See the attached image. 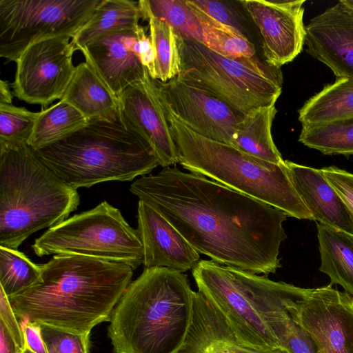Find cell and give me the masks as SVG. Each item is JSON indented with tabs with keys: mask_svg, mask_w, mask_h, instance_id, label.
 Returning <instances> with one entry per match:
<instances>
[{
	"mask_svg": "<svg viewBox=\"0 0 353 353\" xmlns=\"http://www.w3.org/2000/svg\"><path fill=\"white\" fill-rule=\"evenodd\" d=\"M288 310L319 353H353V297L345 291L331 283L307 288Z\"/></svg>",
	"mask_w": 353,
	"mask_h": 353,
	"instance_id": "4fadbf2b",
	"label": "cell"
},
{
	"mask_svg": "<svg viewBox=\"0 0 353 353\" xmlns=\"http://www.w3.org/2000/svg\"><path fill=\"white\" fill-rule=\"evenodd\" d=\"M0 320L5 323L19 347L23 350L26 345L22 328L11 307L8 297L2 289L0 290Z\"/></svg>",
	"mask_w": 353,
	"mask_h": 353,
	"instance_id": "74e56055",
	"label": "cell"
},
{
	"mask_svg": "<svg viewBox=\"0 0 353 353\" xmlns=\"http://www.w3.org/2000/svg\"><path fill=\"white\" fill-rule=\"evenodd\" d=\"M147 21L155 53L153 79L166 82L179 73L180 57L176 34L174 29L163 20L149 17Z\"/></svg>",
	"mask_w": 353,
	"mask_h": 353,
	"instance_id": "4dcf8cb0",
	"label": "cell"
},
{
	"mask_svg": "<svg viewBox=\"0 0 353 353\" xmlns=\"http://www.w3.org/2000/svg\"><path fill=\"white\" fill-rule=\"evenodd\" d=\"M12 98L13 96L8 82L1 79L0 81V103L12 104Z\"/></svg>",
	"mask_w": 353,
	"mask_h": 353,
	"instance_id": "60d3db41",
	"label": "cell"
},
{
	"mask_svg": "<svg viewBox=\"0 0 353 353\" xmlns=\"http://www.w3.org/2000/svg\"><path fill=\"white\" fill-rule=\"evenodd\" d=\"M20 353H34V352L26 345V347L23 350H21Z\"/></svg>",
	"mask_w": 353,
	"mask_h": 353,
	"instance_id": "b9f144b4",
	"label": "cell"
},
{
	"mask_svg": "<svg viewBox=\"0 0 353 353\" xmlns=\"http://www.w3.org/2000/svg\"><path fill=\"white\" fill-rule=\"evenodd\" d=\"M130 191L157 209L199 253L219 264L268 275L281 267L283 211L176 167L142 176Z\"/></svg>",
	"mask_w": 353,
	"mask_h": 353,
	"instance_id": "6da1fadb",
	"label": "cell"
},
{
	"mask_svg": "<svg viewBox=\"0 0 353 353\" xmlns=\"http://www.w3.org/2000/svg\"><path fill=\"white\" fill-rule=\"evenodd\" d=\"M143 19L138 1L131 0H101L91 18L72 39L77 50L105 33L136 28Z\"/></svg>",
	"mask_w": 353,
	"mask_h": 353,
	"instance_id": "d4e9b609",
	"label": "cell"
},
{
	"mask_svg": "<svg viewBox=\"0 0 353 353\" xmlns=\"http://www.w3.org/2000/svg\"><path fill=\"white\" fill-rule=\"evenodd\" d=\"M162 107L179 163L184 169L276 208L288 216L313 220L290 179L285 162H267L202 137Z\"/></svg>",
	"mask_w": 353,
	"mask_h": 353,
	"instance_id": "8992f818",
	"label": "cell"
},
{
	"mask_svg": "<svg viewBox=\"0 0 353 353\" xmlns=\"http://www.w3.org/2000/svg\"><path fill=\"white\" fill-rule=\"evenodd\" d=\"M48 353H89L90 334H79L40 325Z\"/></svg>",
	"mask_w": 353,
	"mask_h": 353,
	"instance_id": "e575fe53",
	"label": "cell"
},
{
	"mask_svg": "<svg viewBox=\"0 0 353 353\" xmlns=\"http://www.w3.org/2000/svg\"><path fill=\"white\" fill-rule=\"evenodd\" d=\"M302 125L326 123L353 115V79L338 78L310 98L299 110Z\"/></svg>",
	"mask_w": 353,
	"mask_h": 353,
	"instance_id": "484cf974",
	"label": "cell"
},
{
	"mask_svg": "<svg viewBox=\"0 0 353 353\" xmlns=\"http://www.w3.org/2000/svg\"><path fill=\"white\" fill-rule=\"evenodd\" d=\"M306 52L338 78L353 79V8L343 0L305 26Z\"/></svg>",
	"mask_w": 353,
	"mask_h": 353,
	"instance_id": "e0dca14e",
	"label": "cell"
},
{
	"mask_svg": "<svg viewBox=\"0 0 353 353\" xmlns=\"http://www.w3.org/2000/svg\"><path fill=\"white\" fill-rule=\"evenodd\" d=\"M62 99L88 120L112 119L119 114L118 97L87 61L76 66L73 78Z\"/></svg>",
	"mask_w": 353,
	"mask_h": 353,
	"instance_id": "7402d4cb",
	"label": "cell"
},
{
	"mask_svg": "<svg viewBox=\"0 0 353 353\" xmlns=\"http://www.w3.org/2000/svg\"><path fill=\"white\" fill-rule=\"evenodd\" d=\"M88 121L79 110L61 99L39 112L29 145L37 150L51 144L81 129Z\"/></svg>",
	"mask_w": 353,
	"mask_h": 353,
	"instance_id": "4316f807",
	"label": "cell"
},
{
	"mask_svg": "<svg viewBox=\"0 0 353 353\" xmlns=\"http://www.w3.org/2000/svg\"><path fill=\"white\" fill-rule=\"evenodd\" d=\"M40 274V264L33 263L17 249L0 246V288L8 297L31 286Z\"/></svg>",
	"mask_w": 353,
	"mask_h": 353,
	"instance_id": "1f68e13d",
	"label": "cell"
},
{
	"mask_svg": "<svg viewBox=\"0 0 353 353\" xmlns=\"http://www.w3.org/2000/svg\"><path fill=\"white\" fill-rule=\"evenodd\" d=\"M76 48L68 37H54L29 46L16 62L13 94L30 103L46 107L61 99L75 72Z\"/></svg>",
	"mask_w": 353,
	"mask_h": 353,
	"instance_id": "8fae6325",
	"label": "cell"
},
{
	"mask_svg": "<svg viewBox=\"0 0 353 353\" xmlns=\"http://www.w3.org/2000/svg\"><path fill=\"white\" fill-rule=\"evenodd\" d=\"M319 270L353 297V236L317 223Z\"/></svg>",
	"mask_w": 353,
	"mask_h": 353,
	"instance_id": "603a6c76",
	"label": "cell"
},
{
	"mask_svg": "<svg viewBox=\"0 0 353 353\" xmlns=\"http://www.w3.org/2000/svg\"><path fill=\"white\" fill-rule=\"evenodd\" d=\"M290 179L313 220L353 236V221L321 169L285 160Z\"/></svg>",
	"mask_w": 353,
	"mask_h": 353,
	"instance_id": "d6986e66",
	"label": "cell"
},
{
	"mask_svg": "<svg viewBox=\"0 0 353 353\" xmlns=\"http://www.w3.org/2000/svg\"><path fill=\"white\" fill-rule=\"evenodd\" d=\"M80 203L29 145H0V246L17 249L31 234L67 219Z\"/></svg>",
	"mask_w": 353,
	"mask_h": 353,
	"instance_id": "5b68a950",
	"label": "cell"
},
{
	"mask_svg": "<svg viewBox=\"0 0 353 353\" xmlns=\"http://www.w3.org/2000/svg\"><path fill=\"white\" fill-rule=\"evenodd\" d=\"M39 112L0 103V145H29Z\"/></svg>",
	"mask_w": 353,
	"mask_h": 353,
	"instance_id": "836d02e7",
	"label": "cell"
},
{
	"mask_svg": "<svg viewBox=\"0 0 353 353\" xmlns=\"http://www.w3.org/2000/svg\"><path fill=\"white\" fill-rule=\"evenodd\" d=\"M281 346L288 353H319L312 339L303 327L293 319L288 326Z\"/></svg>",
	"mask_w": 353,
	"mask_h": 353,
	"instance_id": "8d00e7d4",
	"label": "cell"
},
{
	"mask_svg": "<svg viewBox=\"0 0 353 353\" xmlns=\"http://www.w3.org/2000/svg\"><path fill=\"white\" fill-rule=\"evenodd\" d=\"M190 7L199 18L203 31V43L208 48L221 55L232 59L260 57L257 54L256 46L246 38L197 9Z\"/></svg>",
	"mask_w": 353,
	"mask_h": 353,
	"instance_id": "f546056e",
	"label": "cell"
},
{
	"mask_svg": "<svg viewBox=\"0 0 353 353\" xmlns=\"http://www.w3.org/2000/svg\"><path fill=\"white\" fill-rule=\"evenodd\" d=\"M37 281L8 297L20 325H46L90 334L112 313L132 282L128 265L97 258L56 254L40 264Z\"/></svg>",
	"mask_w": 353,
	"mask_h": 353,
	"instance_id": "7a4b0ae2",
	"label": "cell"
},
{
	"mask_svg": "<svg viewBox=\"0 0 353 353\" xmlns=\"http://www.w3.org/2000/svg\"><path fill=\"white\" fill-rule=\"evenodd\" d=\"M176 353H288L282 347L261 350L245 346L236 339L222 314L199 291L194 292L192 320Z\"/></svg>",
	"mask_w": 353,
	"mask_h": 353,
	"instance_id": "ffe728a7",
	"label": "cell"
},
{
	"mask_svg": "<svg viewBox=\"0 0 353 353\" xmlns=\"http://www.w3.org/2000/svg\"><path fill=\"white\" fill-rule=\"evenodd\" d=\"M345 3L353 8V0H343Z\"/></svg>",
	"mask_w": 353,
	"mask_h": 353,
	"instance_id": "7bdbcfd3",
	"label": "cell"
},
{
	"mask_svg": "<svg viewBox=\"0 0 353 353\" xmlns=\"http://www.w3.org/2000/svg\"><path fill=\"white\" fill-rule=\"evenodd\" d=\"M21 350L5 323L0 320V353H20Z\"/></svg>",
	"mask_w": 353,
	"mask_h": 353,
	"instance_id": "ab89813d",
	"label": "cell"
},
{
	"mask_svg": "<svg viewBox=\"0 0 353 353\" xmlns=\"http://www.w3.org/2000/svg\"><path fill=\"white\" fill-rule=\"evenodd\" d=\"M32 248L38 256L81 255L124 263L133 270L143 263L138 230L105 201L48 228Z\"/></svg>",
	"mask_w": 353,
	"mask_h": 353,
	"instance_id": "ba28073f",
	"label": "cell"
},
{
	"mask_svg": "<svg viewBox=\"0 0 353 353\" xmlns=\"http://www.w3.org/2000/svg\"><path fill=\"white\" fill-rule=\"evenodd\" d=\"M299 141L325 155H353V115L326 123L302 125Z\"/></svg>",
	"mask_w": 353,
	"mask_h": 353,
	"instance_id": "83f0119b",
	"label": "cell"
},
{
	"mask_svg": "<svg viewBox=\"0 0 353 353\" xmlns=\"http://www.w3.org/2000/svg\"><path fill=\"white\" fill-rule=\"evenodd\" d=\"M321 170L345 204L353 221V174L334 165Z\"/></svg>",
	"mask_w": 353,
	"mask_h": 353,
	"instance_id": "d590c367",
	"label": "cell"
},
{
	"mask_svg": "<svg viewBox=\"0 0 353 353\" xmlns=\"http://www.w3.org/2000/svg\"><path fill=\"white\" fill-rule=\"evenodd\" d=\"M176 38L180 57L177 77L217 97L241 114L275 104L281 94V68L261 57L229 58L203 43Z\"/></svg>",
	"mask_w": 353,
	"mask_h": 353,
	"instance_id": "52a82bcc",
	"label": "cell"
},
{
	"mask_svg": "<svg viewBox=\"0 0 353 353\" xmlns=\"http://www.w3.org/2000/svg\"><path fill=\"white\" fill-rule=\"evenodd\" d=\"M138 232L145 268H167L185 272L199 263L200 254L157 209L139 200Z\"/></svg>",
	"mask_w": 353,
	"mask_h": 353,
	"instance_id": "ac0fdd59",
	"label": "cell"
},
{
	"mask_svg": "<svg viewBox=\"0 0 353 353\" xmlns=\"http://www.w3.org/2000/svg\"><path fill=\"white\" fill-rule=\"evenodd\" d=\"M276 112L274 104L244 115L236 128L233 147L267 162L284 163L272 136V125Z\"/></svg>",
	"mask_w": 353,
	"mask_h": 353,
	"instance_id": "cb8c5ba5",
	"label": "cell"
},
{
	"mask_svg": "<svg viewBox=\"0 0 353 353\" xmlns=\"http://www.w3.org/2000/svg\"><path fill=\"white\" fill-rule=\"evenodd\" d=\"M26 346L34 353H48L39 324L27 322L21 325Z\"/></svg>",
	"mask_w": 353,
	"mask_h": 353,
	"instance_id": "f35d334b",
	"label": "cell"
},
{
	"mask_svg": "<svg viewBox=\"0 0 353 353\" xmlns=\"http://www.w3.org/2000/svg\"><path fill=\"white\" fill-rule=\"evenodd\" d=\"M99 77L117 97L130 85L153 75L155 53L144 27L101 34L79 50Z\"/></svg>",
	"mask_w": 353,
	"mask_h": 353,
	"instance_id": "7c38bea8",
	"label": "cell"
},
{
	"mask_svg": "<svg viewBox=\"0 0 353 353\" xmlns=\"http://www.w3.org/2000/svg\"><path fill=\"white\" fill-rule=\"evenodd\" d=\"M125 123L152 147L163 168L179 163L175 145L153 79L149 73L118 97Z\"/></svg>",
	"mask_w": 353,
	"mask_h": 353,
	"instance_id": "2e32d148",
	"label": "cell"
},
{
	"mask_svg": "<svg viewBox=\"0 0 353 353\" xmlns=\"http://www.w3.org/2000/svg\"><path fill=\"white\" fill-rule=\"evenodd\" d=\"M101 0H0V56L16 61L32 43L73 38Z\"/></svg>",
	"mask_w": 353,
	"mask_h": 353,
	"instance_id": "9c48e42d",
	"label": "cell"
},
{
	"mask_svg": "<svg viewBox=\"0 0 353 353\" xmlns=\"http://www.w3.org/2000/svg\"><path fill=\"white\" fill-rule=\"evenodd\" d=\"M194 293L183 272L145 268L112 313L113 353H176L192 320Z\"/></svg>",
	"mask_w": 353,
	"mask_h": 353,
	"instance_id": "3957f363",
	"label": "cell"
},
{
	"mask_svg": "<svg viewBox=\"0 0 353 353\" xmlns=\"http://www.w3.org/2000/svg\"><path fill=\"white\" fill-rule=\"evenodd\" d=\"M185 2L214 20L233 29L255 45L254 34L251 28L252 21L240 0H185Z\"/></svg>",
	"mask_w": 353,
	"mask_h": 353,
	"instance_id": "d6a6232c",
	"label": "cell"
},
{
	"mask_svg": "<svg viewBox=\"0 0 353 353\" xmlns=\"http://www.w3.org/2000/svg\"><path fill=\"white\" fill-rule=\"evenodd\" d=\"M143 19L154 17L166 21L176 36L203 42L202 27L194 10L185 0H140Z\"/></svg>",
	"mask_w": 353,
	"mask_h": 353,
	"instance_id": "f1b7e54d",
	"label": "cell"
},
{
	"mask_svg": "<svg viewBox=\"0 0 353 353\" xmlns=\"http://www.w3.org/2000/svg\"><path fill=\"white\" fill-rule=\"evenodd\" d=\"M192 273L198 291L222 314L240 343L261 350L281 347L242 289L231 267L203 259Z\"/></svg>",
	"mask_w": 353,
	"mask_h": 353,
	"instance_id": "30bf717a",
	"label": "cell"
},
{
	"mask_svg": "<svg viewBox=\"0 0 353 353\" xmlns=\"http://www.w3.org/2000/svg\"><path fill=\"white\" fill-rule=\"evenodd\" d=\"M153 80L161 105L185 125L202 137L234 145L236 128L244 115L178 77L166 82Z\"/></svg>",
	"mask_w": 353,
	"mask_h": 353,
	"instance_id": "5bb4252c",
	"label": "cell"
},
{
	"mask_svg": "<svg viewBox=\"0 0 353 353\" xmlns=\"http://www.w3.org/2000/svg\"><path fill=\"white\" fill-rule=\"evenodd\" d=\"M65 183L77 190L105 181H131L160 165L150 144L123 121L88 120L85 126L34 150Z\"/></svg>",
	"mask_w": 353,
	"mask_h": 353,
	"instance_id": "277c9868",
	"label": "cell"
},
{
	"mask_svg": "<svg viewBox=\"0 0 353 353\" xmlns=\"http://www.w3.org/2000/svg\"><path fill=\"white\" fill-rule=\"evenodd\" d=\"M240 1L259 32L263 59L277 68L292 61L305 45V0Z\"/></svg>",
	"mask_w": 353,
	"mask_h": 353,
	"instance_id": "9a60e30c",
	"label": "cell"
},
{
	"mask_svg": "<svg viewBox=\"0 0 353 353\" xmlns=\"http://www.w3.org/2000/svg\"><path fill=\"white\" fill-rule=\"evenodd\" d=\"M231 270L247 296L281 344L292 320L288 307L301 299L307 288L273 281L264 276L232 267Z\"/></svg>",
	"mask_w": 353,
	"mask_h": 353,
	"instance_id": "44dd1931",
	"label": "cell"
}]
</instances>
